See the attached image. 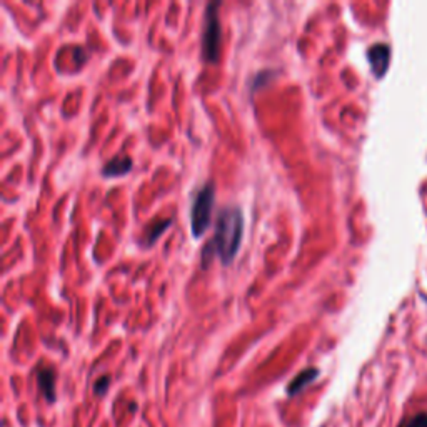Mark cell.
Segmentation results:
<instances>
[{"mask_svg":"<svg viewBox=\"0 0 427 427\" xmlns=\"http://www.w3.org/2000/svg\"><path fill=\"white\" fill-rule=\"evenodd\" d=\"M215 197V187L212 182H207L201 187L197 195H195L192 207H190V229H192L194 237L204 235L207 227L212 221V207Z\"/></svg>","mask_w":427,"mask_h":427,"instance_id":"7a4b0ae2","label":"cell"},{"mask_svg":"<svg viewBox=\"0 0 427 427\" xmlns=\"http://www.w3.org/2000/svg\"><path fill=\"white\" fill-rule=\"evenodd\" d=\"M169 226H170V219H164V221H158L154 224L152 227H149L147 233H145V239H144L145 246H152V244L158 239V235L164 233Z\"/></svg>","mask_w":427,"mask_h":427,"instance_id":"ba28073f","label":"cell"},{"mask_svg":"<svg viewBox=\"0 0 427 427\" xmlns=\"http://www.w3.org/2000/svg\"><path fill=\"white\" fill-rule=\"evenodd\" d=\"M399 427H427V412H419L416 416L409 417Z\"/></svg>","mask_w":427,"mask_h":427,"instance_id":"9c48e42d","label":"cell"},{"mask_svg":"<svg viewBox=\"0 0 427 427\" xmlns=\"http://www.w3.org/2000/svg\"><path fill=\"white\" fill-rule=\"evenodd\" d=\"M219 2L207 6L202 32V57L207 62H215L221 48V22H219Z\"/></svg>","mask_w":427,"mask_h":427,"instance_id":"3957f363","label":"cell"},{"mask_svg":"<svg viewBox=\"0 0 427 427\" xmlns=\"http://www.w3.org/2000/svg\"><path fill=\"white\" fill-rule=\"evenodd\" d=\"M109 381H111L109 379V376H102L97 379L96 385H93V390H96L97 396H102V394H105V390H107L109 388Z\"/></svg>","mask_w":427,"mask_h":427,"instance_id":"30bf717a","label":"cell"},{"mask_svg":"<svg viewBox=\"0 0 427 427\" xmlns=\"http://www.w3.org/2000/svg\"><path fill=\"white\" fill-rule=\"evenodd\" d=\"M130 169H132V161L127 156H117L104 165L102 174L105 177H116L129 172Z\"/></svg>","mask_w":427,"mask_h":427,"instance_id":"52a82bcc","label":"cell"},{"mask_svg":"<svg viewBox=\"0 0 427 427\" xmlns=\"http://www.w3.org/2000/svg\"><path fill=\"white\" fill-rule=\"evenodd\" d=\"M317 376H319V371L314 367H309V369H304V371H300L298 376L291 381V384L287 385V394L289 396H296V394H299L300 390L306 388L307 384H311Z\"/></svg>","mask_w":427,"mask_h":427,"instance_id":"8992f818","label":"cell"},{"mask_svg":"<svg viewBox=\"0 0 427 427\" xmlns=\"http://www.w3.org/2000/svg\"><path fill=\"white\" fill-rule=\"evenodd\" d=\"M37 381H39V388L40 392L44 394V397L48 402H54L55 401V376L54 371L48 367L40 369L37 374Z\"/></svg>","mask_w":427,"mask_h":427,"instance_id":"5b68a950","label":"cell"},{"mask_svg":"<svg viewBox=\"0 0 427 427\" xmlns=\"http://www.w3.org/2000/svg\"><path fill=\"white\" fill-rule=\"evenodd\" d=\"M367 60L371 64L372 74L381 79L385 75L390 62V47L385 44H376L367 51Z\"/></svg>","mask_w":427,"mask_h":427,"instance_id":"277c9868","label":"cell"},{"mask_svg":"<svg viewBox=\"0 0 427 427\" xmlns=\"http://www.w3.org/2000/svg\"><path fill=\"white\" fill-rule=\"evenodd\" d=\"M244 233V215L237 206L224 207L215 222V234L209 247L212 254L221 257L224 266L230 264L237 255Z\"/></svg>","mask_w":427,"mask_h":427,"instance_id":"6da1fadb","label":"cell"}]
</instances>
